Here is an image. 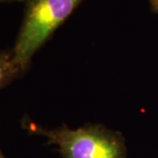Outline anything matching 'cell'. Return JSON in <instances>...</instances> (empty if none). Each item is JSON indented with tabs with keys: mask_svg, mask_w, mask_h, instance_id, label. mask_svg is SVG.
Here are the masks:
<instances>
[{
	"mask_svg": "<svg viewBox=\"0 0 158 158\" xmlns=\"http://www.w3.org/2000/svg\"><path fill=\"white\" fill-rule=\"evenodd\" d=\"M0 158H6L5 156H4V155H3V153H2L1 150H0Z\"/></svg>",
	"mask_w": 158,
	"mask_h": 158,
	"instance_id": "cell-6",
	"label": "cell"
},
{
	"mask_svg": "<svg viewBox=\"0 0 158 158\" xmlns=\"http://www.w3.org/2000/svg\"><path fill=\"white\" fill-rule=\"evenodd\" d=\"M150 3H151L153 10L156 12H158V0H152Z\"/></svg>",
	"mask_w": 158,
	"mask_h": 158,
	"instance_id": "cell-4",
	"label": "cell"
},
{
	"mask_svg": "<svg viewBox=\"0 0 158 158\" xmlns=\"http://www.w3.org/2000/svg\"><path fill=\"white\" fill-rule=\"evenodd\" d=\"M28 127L57 144L65 158H124L120 140L101 127L90 126L75 130L62 127L49 131L31 123Z\"/></svg>",
	"mask_w": 158,
	"mask_h": 158,
	"instance_id": "cell-2",
	"label": "cell"
},
{
	"mask_svg": "<svg viewBox=\"0 0 158 158\" xmlns=\"http://www.w3.org/2000/svg\"><path fill=\"white\" fill-rule=\"evenodd\" d=\"M151 1H152V0H150V2H151Z\"/></svg>",
	"mask_w": 158,
	"mask_h": 158,
	"instance_id": "cell-7",
	"label": "cell"
},
{
	"mask_svg": "<svg viewBox=\"0 0 158 158\" xmlns=\"http://www.w3.org/2000/svg\"><path fill=\"white\" fill-rule=\"evenodd\" d=\"M25 12L12 55L23 72L34 55L83 0H24Z\"/></svg>",
	"mask_w": 158,
	"mask_h": 158,
	"instance_id": "cell-1",
	"label": "cell"
},
{
	"mask_svg": "<svg viewBox=\"0 0 158 158\" xmlns=\"http://www.w3.org/2000/svg\"><path fill=\"white\" fill-rule=\"evenodd\" d=\"M12 1H20V0H0V3H4V2H12Z\"/></svg>",
	"mask_w": 158,
	"mask_h": 158,
	"instance_id": "cell-5",
	"label": "cell"
},
{
	"mask_svg": "<svg viewBox=\"0 0 158 158\" xmlns=\"http://www.w3.org/2000/svg\"><path fill=\"white\" fill-rule=\"evenodd\" d=\"M22 72L14 62L12 51L0 52V90L20 76Z\"/></svg>",
	"mask_w": 158,
	"mask_h": 158,
	"instance_id": "cell-3",
	"label": "cell"
}]
</instances>
